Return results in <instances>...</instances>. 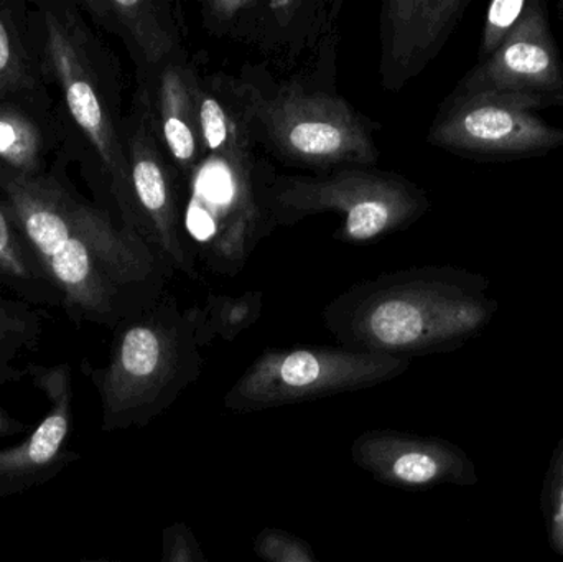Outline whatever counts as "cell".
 <instances>
[{"label": "cell", "mask_w": 563, "mask_h": 562, "mask_svg": "<svg viewBox=\"0 0 563 562\" xmlns=\"http://www.w3.org/2000/svg\"><path fill=\"white\" fill-rule=\"evenodd\" d=\"M558 9H559V16H561V20H562V22H563V9H562V3H559Z\"/></svg>", "instance_id": "obj_29"}, {"label": "cell", "mask_w": 563, "mask_h": 562, "mask_svg": "<svg viewBox=\"0 0 563 562\" xmlns=\"http://www.w3.org/2000/svg\"><path fill=\"white\" fill-rule=\"evenodd\" d=\"M26 378L45 395L49 408L20 444L0 449V502L52 482L79 454L69 448L73 426L71 366L29 363Z\"/></svg>", "instance_id": "obj_12"}, {"label": "cell", "mask_w": 563, "mask_h": 562, "mask_svg": "<svg viewBox=\"0 0 563 562\" xmlns=\"http://www.w3.org/2000/svg\"><path fill=\"white\" fill-rule=\"evenodd\" d=\"M26 378L25 368H16V366H3L0 368V388L10 383L22 382ZM32 431V426L29 422L20 421L15 416L10 415L9 411L0 406V439L15 438V436H25Z\"/></svg>", "instance_id": "obj_28"}, {"label": "cell", "mask_w": 563, "mask_h": 562, "mask_svg": "<svg viewBox=\"0 0 563 562\" xmlns=\"http://www.w3.org/2000/svg\"><path fill=\"white\" fill-rule=\"evenodd\" d=\"M341 0H256L243 43L274 62L317 55L334 36Z\"/></svg>", "instance_id": "obj_18"}, {"label": "cell", "mask_w": 563, "mask_h": 562, "mask_svg": "<svg viewBox=\"0 0 563 562\" xmlns=\"http://www.w3.org/2000/svg\"><path fill=\"white\" fill-rule=\"evenodd\" d=\"M410 363L344 346L267 349L228 389L223 405L238 415H250L360 392L399 378Z\"/></svg>", "instance_id": "obj_8"}, {"label": "cell", "mask_w": 563, "mask_h": 562, "mask_svg": "<svg viewBox=\"0 0 563 562\" xmlns=\"http://www.w3.org/2000/svg\"><path fill=\"white\" fill-rule=\"evenodd\" d=\"M92 25L118 36L135 68V79L187 52L180 23L170 0H79Z\"/></svg>", "instance_id": "obj_16"}, {"label": "cell", "mask_w": 563, "mask_h": 562, "mask_svg": "<svg viewBox=\"0 0 563 562\" xmlns=\"http://www.w3.org/2000/svg\"><path fill=\"white\" fill-rule=\"evenodd\" d=\"M463 562H466V561H463Z\"/></svg>", "instance_id": "obj_31"}, {"label": "cell", "mask_w": 563, "mask_h": 562, "mask_svg": "<svg viewBox=\"0 0 563 562\" xmlns=\"http://www.w3.org/2000/svg\"><path fill=\"white\" fill-rule=\"evenodd\" d=\"M201 78L190 55L184 52L152 75L135 79L134 96L144 102L155 135L184 185L207 155L198 108Z\"/></svg>", "instance_id": "obj_15"}, {"label": "cell", "mask_w": 563, "mask_h": 562, "mask_svg": "<svg viewBox=\"0 0 563 562\" xmlns=\"http://www.w3.org/2000/svg\"><path fill=\"white\" fill-rule=\"evenodd\" d=\"M336 35L313 58L311 68L279 79L264 65L236 75L208 76L257 151L288 167L314 174L343 165H376L379 122L357 111L334 88Z\"/></svg>", "instance_id": "obj_3"}, {"label": "cell", "mask_w": 563, "mask_h": 562, "mask_svg": "<svg viewBox=\"0 0 563 562\" xmlns=\"http://www.w3.org/2000/svg\"><path fill=\"white\" fill-rule=\"evenodd\" d=\"M161 562H208V558L191 527L175 521L162 533Z\"/></svg>", "instance_id": "obj_27"}, {"label": "cell", "mask_w": 563, "mask_h": 562, "mask_svg": "<svg viewBox=\"0 0 563 562\" xmlns=\"http://www.w3.org/2000/svg\"><path fill=\"white\" fill-rule=\"evenodd\" d=\"M273 164L256 147L207 152L185 185L184 233L195 260L213 274H240L273 233L264 184Z\"/></svg>", "instance_id": "obj_7"}, {"label": "cell", "mask_w": 563, "mask_h": 562, "mask_svg": "<svg viewBox=\"0 0 563 562\" xmlns=\"http://www.w3.org/2000/svg\"><path fill=\"white\" fill-rule=\"evenodd\" d=\"M263 309V290H247L236 297L208 294L203 304L194 306L200 345H211L217 339L233 342L261 319Z\"/></svg>", "instance_id": "obj_21"}, {"label": "cell", "mask_w": 563, "mask_h": 562, "mask_svg": "<svg viewBox=\"0 0 563 562\" xmlns=\"http://www.w3.org/2000/svg\"><path fill=\"white\" fill-rule=\"evenodd\" d=\"M542 517L549 547L563 560V436L559 439L541 492Z\"/></svg>", "instance_id": "obj_23"}, {"label": "cell", "mask_w": 563, "mask_h": 562, "mask_svg": "<svg viewBox=\"0 0 563 562\" xmlns=\"http://www.w3.org/2000/svg\"><path fill=\"white\" fill-rule=\"evenodd\" d=\"M48 312L19 299L0 297V368L36 349Z\"/></svg>", "instance_id": "obj_22"}, {"label": "cell", "mask_w": 563, "mask_h": 562, "mask_svg": "<svg viewBox=\"0 0 563 562\" xmlns=\"http://www.w3.org/2000/svg\"><path fill=\"white\" fill-rule=\"evenodd\" d=\"M357 469L389 487L426 491L440 485L473 487L478 471L455 442L396 429L361 432L350 448Z\"/></svg>", "instance_id": "obj_13"}, {"label": "cell", "mask_w": 563, "mask_h": 562, "mask_svg": "<svg viewBox=\"0 0 563 562\" xmlns=\"http://www.w3.org/2000/svg\"><path fill=\"white\" fill-rule=\"evenodd\" d=\"M112 332L108 363L82 365L101 403V429L147 428L203 373L194 307L164 294Z\"/></svg>", "instance_id": "obj_5"}, {"label": "cell", "mask_w": 563, "mask_h": 562, "mask_svg": "<svg viewBox=\"0 0 563 562\" xmlns=\"http://www.w3.org/2000/svg\"><path fill=\"white\" fill-rule=\"evenodd\" d=\"M0 287L38 309H62L63 299L0 194Z\"/></svg>", "instance_id": "obj_20"}, {"label": "cell", "mask_w": 563, "mask_h": 562, "mask_svg": "<svg viewBox=\"0 0 563 562\" xmlns=\"http://www.w3.org/2000/svg\"><path fill=\"white\" fill-rule=\"evenodd\" d=\"M124 151L144 240L172 274L197 277L184 233L185 185L152 128L144 102L132 98L124 115Z\"/></svg>", "instance_id": "obj_9"}, {"label": "cell", "mask_w": 563, "mask_h": 562, "mask_svg": "<svg viewBox=\"0 0 563 562\" xmlns=\"http://www.w3.org/2000/svg\"><path fill=\"white\" fill-rule=\"evenodd\" d=\"M32 16L43 73L56 89L63 157L78 165L96 203L144 240L125 158L118 56L89 25L78 2L33 0Z\"/></svg>", "instance_id": "obj_2"}, {"label": "cell", "mask_w": 563, "mask_h": 562, "mask_svg": "<svg viewBox=\"0 0 563 562\" xmlns=\"http://www.w3.org/2000/svg\"><path fill=\"white\" fill-rule=\"evenodd\" d=\"M264 205L274 230L313 214L336 213L333 238L367 244L416 224L430 210L429 195L396 172L376 165H343L323 174L287 175L271 168Z\"/></svg>", "instance_id": "obj_6"}, {"label": "cell", "mask_w": 563, "mask_h": 562, "mask_svg": "<svg viewBox=\"0 0 563 562\" xmlns=\"http://www.w3.org/2000/svg\"><path fill=\"white\" fill-rule=\"evenodd\" d=\"M254 553L264 562H320L307 541L280 528H266L254 540Z\"/></svg>", "instance_id": "obj_26"}, {"label": "cell", "mask_w": 563, "mask_h": 562, "mask_svg": "<svg viewBox=\"0 0 563 562\" xmlns=\"http://www.w3.org/2000/svg\"><path fill=\"white\" fill-rule=\"evenodd\" d=\"M63 142L56 101L0 99V190L48 174Z\"/></svg>", "instance_id": "obj_17"}, {"label": "cell", "mask_w": 563, "mask_h": 562, "mask_svg": "<svg viewBox=\"0 0 563 562\" xmlns=\"http://www.w3.org/2000/svg\"><path fill=\"white\" fill-rule=\"evenodd\" d=\"M79 562H115V561H108V560H95V561H79Z\"/></svg>", "instance_id": "obj_30"}, {"label": "cell", "mask_w": 563, "mask_h": 562, "mask_svg": "<svg viewBox=\"0 0 563 562\" xmlns=\"http://www.w3.org/2000/svg\"><path fill=\"white\" fill-rule=\"evenodd\" d=\"M254 0H205L200 7L203 29L214 38L243 42Z\"/></svg>", "instance_id": "obj_24"}, {"label": "cell", "mask_w": 563, "mask_h": 562, "mask_svg": "<svg viewBox=\"0 0 563 562\" xmlns=\"http://www.w3.org/2000/svg\"><path fill=\"white\" fill-rule=\"evenodd\" d=\"M427 141L468 161L512 162L558 151L563 145V129L508 102L450 92L433 118Z\"/></svg>", "instance_id": "obj_10"}, {"label": "cell", "mask_w": 563, "mask_h": 562, "mask_svg": "<svg viewBox=\"0 0 563 562\" xmlns=\"http://www.w3.org/2000/svg\"><path fill=\"white\" fill-rule=\"evenodd\" d=\"M470 0H386L379 13V78L399 92L442 52Z\"/></svg>", "instance_id": "obj_14"}, {"label": "cell", "mask_w": 563, "mask_h": 562, "mask_svg": "<svg viewBox=\"0 0 563 562\" xmlns=\"http://www.w3.org/2000/svg\"><path fill=\"white\" fill-rule=\"evenodd\" d=\"M499 310L489 279L455 266H420L361 280L324 306L340 346L397 359L459 350Z\"/></svg>", "instance_id": "obj_4"}, {"label": "cell", "mask_w": 563, "mask_h": 562, "mask_svg": "<svg viewBox=\"0 0 563 562\" xmlns=\"http://www.w3.org/2000/svg\"><path fill=\"white\" fill-rule=\"evenodd\" d=\"M68 168L59 154L48 174L0 194L68 319L114 330L157 302L172 273L139 234L76 190Z\"/></svg>", "instance_id": "obj_1"}, {"label": "cell", "mask_w": 563, "mask_h": 562, "mask_svg": "<svg viewBox=\"0 0 563 562\" xmlns=\"http://www.w3.org/2000/svg\"><path fill=\"white\" fill-rule=\"evenodd\" d=\"M452 92L485 96L531 112L562 108L563 62L549 23L548 3L528 0L515 32L492 58L476 63Z\"/></svg>", "instance_id": "obj_11"}, {"label": "cell", "mask_w": 563, "mask_h": 562, "mask_svg": "<svg viewBox=\"0 0 563 562\" xmlns=\"http://www.w3.org/2000/svg\"><path fill=\"white\" fill-rule=\"evenodd\" d=\"M12 98L56 101L43 73L29 0H0V99Z\"/></svg>", "instance_id": "obj_19"}, {"label": "cell", "mask_w": 563, "mask_h": 562, "mask_svg": "<svg viewBox=\"0 0 563 562\" xmlns=\"http://www.w3.org/2000/svg\"><path fill=\"white\" fill-rule=\"evenodd\" d=\"M526 9H528V0H495L488 7L482 43H479L478 63L486 62L498 52L499 46L521 22Z\"/></svg>", "instance_id": "obj_25"}]
</instances>
